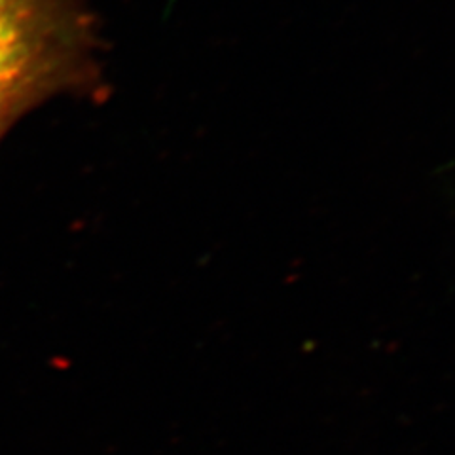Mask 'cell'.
Listing matches in <instances>:
<instances>
[{
	"instance_id": "6da1fadb",
	"label": "cell",
	"mask_w": 455,
	"mask_h": 455,
	"mask_svg": "<svg viewBox=\"0 0 455 455\" xmlns=\"http://www.w3.org/2000/svg\"><path fill=\"white\" fill-rule=\"evenodd\" d=\"M99 82L93 18L78 0H0V140L28 110Z\"/></svg>"
}]
</instances>
